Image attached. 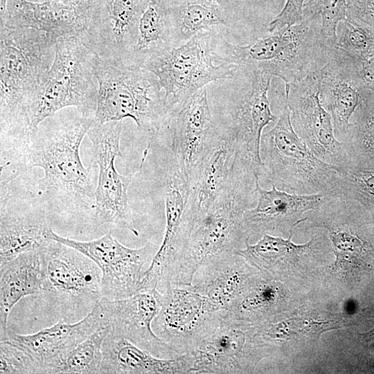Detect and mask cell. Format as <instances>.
Listing matches in <instances>:
<instances>
[{
  "label": "cell",
  "mask_w": 374,
  "mask_h": 374,
  "mask_svg": "<svg viewBox=\"0 0 374 374\" xmlns=\"http://www.w3.org/2000/svg\"><path fill=\"white\" fill-rule=\"evenodd\" d=\"M252 164L236 153L227 184L208 211L193 220L181 221L155 276L159 291L191 285L205 260L235 253L249 241L242 220L258 199L259 177Z\"/></svg>",
  "instance_id": "6da1fadb"
},
{
  "label": "cell",
  "mask_w": 374,
  "mask_h": 374,
  "mask_svg": "<svg viewBox=\"0 0 374 374\" xmlns=\"http://www.w3.org/2000/svg\"><path fill=\"white\" fill-rule=\"evenodd\" d=\"M37 133L1 171V180L11 181L25 170L39 168L44 177L38 180L37 195L44 203L53 202L80 211H91L95 204V189L91 169L84 166L80 152L84 136L94 118L78 109L69 116L49 117Z\"/></svg>",
  "instance_id": "7a4b0ae2"
},
{
  "label": "cell",
  "mask_w": 374,
  "mask_h": 374,
  "mask_svg": "<svg viewBox=\"0 0 374 374\" xmlns=\"http://www.w3.org/2000/svg\"><path fill=\"white\" fill-rule=\"evenodd\" d=\"M96 57L75 37L57 39L51 67L21 112L10 139L29 141L42 122L64 108H76L94 118L98 92Z\"/></svg>",
  "instance_id": "3957f363"
},
{
  "label": "cell",
  "mask_w": 374,
  "mask_h": 374,
  "mask_svg": "<svg viewBox=\"0 0 374 374\" xmlns=\"http://www.w3.org/2000/svg\"><path fill=\"white\" fill-rule=\"evenodd\" d=\"M335 48L323 34L320 16H303L300 22L246 45L224 42L230 62L277 76L284 81L285 87L319 73Z\"/></svg>",
  "instance_id": "277c9868"
},
{
  "label": "cell",
  "mask_w": 374,
  "mask_h": 374,
  "mask_svg": "<svg viewBox=\"0 0 374 374\" xmlns=\"http://www.w3.org/2000/svg\"><path fill=\"white\" fill-rule=\"evenodd\" d=\"M260 159L259 181L288 193L341 195L337 169L319 159L299 136L286 102L274 127L262 135Z\"/></svg>",
  "instance_id": "5b68a950"
},
{
  "label": "cell",
  "mask_w": 374,
  "mask_h": 374,
  "mask_svg": "<svg viewBox=\"0 0 374 374\" xmlns=\"http://www.w3.org/2000/svg\"><path fill=\"white\" fill-rule=\"evenodd\" d=\"M57 40L44 31L0 26L1 136L14 129L51 67Z\"/></svg>",
  "instance_id": "8992f818"
},
{
  "label": "cell",
  "mask_w": 374,
  "mask_h": 374,
  "mask_svg": "<svg viewBox=\"0 0 374 374\" xmlns=\"http://www.w3.org/2000/svg\"><path fill=\"white\" fill-rule=\"evenodd\" d=\"M218 26L165 49L141 67L154 74L163 89L167 114L199 89L218 80H231L240 65L229 62Z\"/></svg>",
  "instance_id": "52a82bcc"
},
{
  "label": "cell",
  "mask_w": 374,
  "mask_h": 374,
  "mask_svg": "<svg viewBox=\"0 0 374 374\" xmlns=\"http://www.w3.org/2000/svg\"><path fill=\"white\" fill-rule=\"evenodd\" d=\"M98 82L94 121L132 118L139 129L153 134L167 115L164 93L157 76L143 67L97 56Z\"/></svg>",
  "instance_id": "ba28073f"
},
{
  "label": "cell",
  "mask_w": 374,
  "mask_h": 374,
  "mask_svg": "<svg viewBox=\"0 0 374 374\" xmlns=\"http://www.w3.org/2000/svg\"><path fill=\"white\" fill-rule=\"evenodd\" d=\"M271 78L253 66L240 65L224 114L214 119L219 132L233 142L236 152L254 165L259 175L262 132L276 118L268 97Z\"/></svg>",
  "instance_id": "9c48e42d"
},
{
  "label": "cell",
  "mask_w": 374,
  "mask_h": 374,
  "mask_svg": "<svg viewBox=\"0 0 374 374\" xmlns=\"http://www.w3.org/2000/svg\"><path fill=\"white\" fill-rule=\"evenodd\" d=\"M244 320L226 308L214 312L195 337L186 354L191 373H238L258 358Z\"/></svg>",
  "instance_id": "30bf717a"
},
{
  "label": "cell",
  "mask_w": 374,
  "mask_h": 374,
  "mask_svg": "<svg viewBox=\"0 0 374 374\" xmlns=\"http://www.w3.org/2000/svg\"><path fill=\"white\" fill-rule=\"evenodd\" d=\"M122 130L123 121L104 123L94 121L87 132L91 143L92 159L98 168L91 220L96 226H115L130 229L137 235L127 193L134 175H121L115 167L116 158L122 157Z\"/></svg>",
  "instance_id": "8fae6325"
},
{
  "label": "cell",
  "mask_w": 374,
  "mask_h": 374,
  "mask_svg": "<svg viewBox=\"0 0 374 374\" xmlns=\"http://www.w3.org/2000/svg\"><path fill=\"white\" fill-rule=\"evenodd\" d=\"M152 135L169 148L191 186L203 158L219 136L206 87L168 112Z\"/></svg>",
  "instance_id": "7c38bea8"
},
{
  "label": "cell",
  "mask_w": 374,
  "mask_h": 374,
  "mask_svg": "<svg viewBox=\"0 0 374 374\" xmlns=\"http://www.w3.org/2000/svg\"><path fill=\"white\" fill-rule=\"evenodd\" d=\"M50 238L78 250L98 266L102 274L101 295L109 300L125 299L140 292L145 265H150L155 254L152 244L136 249L124 246L113 237L111 230L89 241L62 237L53 231Z\"/></svg>",
  "instance_id": "4fadbf2b"
},
{
  "label": "cell",
  "mask_w": 374,
  "mask_h": 374,
  "mask_svg": "<svg viewBox=\"0 0 374 374\" xmlns=\"http://www.w3.org/2000/svg\"><path fill=\"white\" fill-rule=\"evenodd\" d=\"M46 291L63 307L91 308L100 300L101 271L78 250L51 239L39 249Z\"/></svg>",
  "instance_id": "5bb4252c"
},
{
  "label": "cell",
  "mask_w": 374,
  "mask_h": 374,
  "mask_svg": "<svg viewBox=\"0 0 374 374\" xmlns=\"http://www.w3.org/2000/svg\"><path fill=\"white\" fill-rule=\"evenodd\" d=\"M318 73L285 87V100L299 136L319 159L337 168L346 160L349 150L336 138L331 115L321 103Z\"/></svg>",
  "instance_id": "9a60e30c"
},
{
  "label": "cell",
  "mask_w": 374,
  "mask_h": 374,
  "mask_svg": "<svg viewBox=\"0 0 374 374\" xmlns=\"http://www.w3.org/2000/svg\"><path fill=\"white\" fill-rule=\"evenodd\" d=\"M0 265L21 253L39 249L51 240L53 229L46 206L32 193H15L10 184L1 185Z\"/></svg>",
  "instance_id": "2e32d148"
},
{
  "label": "cell",
  "mask_w": 374,
  "mask_h": 374,
  "mask_svg": "<svg viewBox=\"0 0 374 374\" xmlns=\"http://www.w3.org/2000/svg\"><path fill=\"white\" fill-rule=\"evenodd\" d=\"M143 0H86V26L78 38L97 56L127 62Z\"/></svg>",
  "instance_id": "e0dca14e"
},
{
  "label": "cell",
  "mask_w": 374,
  "mask_h": 374,
  "mask_svg": "<svg viewBox=\"0 0 374 374\" xmlns=\"http://www.w3.org/2000/svg\"><path fill=\"white\" fill-rule=\"evenodd\" d=\"M99 303L109 332L159 357L173 358L181 355L152 330V321L161 303V293L157 288L142 290L118 300L102 297Z\"/></svg>",
  "instance_id": "ac0fdd59"
},
{
  "label": "cell",
  "mask_w": 374,
  "mask_h": 374,
  "mask_svg": "<svg viewBox=\"0 0 374 374\" xmlns=\"http://www.w3.org/2000/svg\"><path fill=\"white\" fill-rule=\"evenodd\" d=\"M160 292L161 307L152 321V330L183 355L206 320L217 310L192 284L170 286Z\"/></svg>",
  "instance_id": "d6986e66"
},
{
  "label": "cell",
  "mask_w": 374,
  "mask_h": 374,
  "mask_svg": "<svg viewBox=\"0 0 374 374\" xmlns=\"http://www.w3.org/2000/svg\"><path fill=\"white\" fill-rule=\"evenodd\" d=\"M318 77L321 103L331 115L336 138L344 142L351 125L350 120L367 89L355 61L336 46Z\"/></svg>",
  "instance_id": "ffe728a7"
},
{
  "label": "cell",
  "mask_w": 374,
  "mask_h": 374,
  "mask_svg": "<svg viewBox=\"0 0 374 374\" xmlns=\"http://www.w3.org/2000/svg\"><path fill=\"white\" fill-rule=\"evenodd\" d=\"M107 328L99 301L80 321L69 323L60 319L51 327L29 335H19L9 330L1 338L26 352L37 364L40 373L56 360L86 339L92 333Z\"/></svg>",
  "instance_id": "44dd1931"
},
{
  "label": "cell",
  "mask_w": 374,
  "mask_h": 374,
  "mask_svg": "<svg viewBox=\"0 0 374 374\" xmlns=\"http://www.w3.org/2000/svg\"><path fill=\"white\" fill-rule=\"evenodd\" d=\"M86 20V0H8L0 15V26L30 28L44 31L56 39L79 38Z\"/></svg>",
  "instance_id": "7402d4cb"
},
{
  "label": "cell",
  "mask_w": 374,
  "mask_h": 374,
  "mask_svg": "<svg viewBox=\"0 0 374 374\" xmlns=\"http://www.w3.org/2000/svg\"><path fill=\"white\" fill-rule=\"evenodd\" d=\"M258 199L254 207L247 210L242 224L250 238L254 233L264 235L285 231L305 221V215L317 209L327 196L321 193L297 194L279 190L274 186L266 190L257 181Z\"/></svg>",
  "instance_id": "603a6c76"
},
{
  "label": "cell",
  "mask_w": 374,
  "mask_h": 374,
  "mask_svg": "<svg viewBox=\"0 0 374 374\" xmlns=\"http://www.w3.org/2000/svg\"><path fill=\"white\" fill-rule=\"evenodd\" d=\"M236 148L219 132L215 144L203 158L191 184L182 221L193 220L206 213L227 184Z\"/></svg>",
  "instance_id": "cb8c5ba5"
},
{
  "label": "cell",
  "mask_w": 374,
  "mask_h": 374,
  "mask_svg": "<svg viewBox=\"0 0 374 374\" xmlns=\"http://www.w3.org/2000/svg\"><path fill=\"white\" fill-rule=\"evenodd\" d=\"M103 361L99 373H191L186 354L173 358L157 357L130 341L108 332L103 342Z\"/></svg>",
  "instance_id": "d4e9b609"
},
{
  "label": "cell",
  "mask_w": 374,
  "mask_h": 374,
  "mask_svg": "<svg viewBox=\"0 0 374 374\" xmlns=\"http://www.w3.org/2000/svg\"><path fill=\"white\" fill-rule=\"evenodd\" d=\"M249 264L236 253L211 258L197 268L192 285L216 310L226 308L249 278Z\"/></svg>",
  "instance_id": "484cf974"
},
{
  "label": "cell",
  "mask_w": 374,
  "mask_h": 374,
  "mask_svg": "<svg viewBox=\"0 0 374 374\" xmlns=\"http://www.w3.org/2000/svg\"><path fill=\"white\" fill-rule=\"evenodd\" d=\"M45 274L38 249L19 254L0 265V332L1 337L8 330L10 312L22 298L44 294Z\"/></svg>",
  "instance_id": "4316f807"
},
{
  "label": "cell",
  "mask_w": 374,
  "mask_h": 374,
  "mask_svg": "<svg viewBox=\"0 0 374 374\" xmlns=\"http://www.w3.org/2000/svg\"><path fill=\"white\" fill-rule=\"evenodd\" d=\"M175 46L168 6L163 0H143L125 64L141 66L150 57Z\"/></svg>",
  "instance_id": "83f0119b"
},
{
  "label": "cell",
  "mask_w": 374,
  "mask_h": 374,
  "mask_svg": "<svg viewBox=\"0 0 374 374\" xmlns=\"http://www.w3.org/2000/svg\"><path fill=\"white\" fill-rule=\"evenodd\" d=\"M164 206L166 229L163 241L148 269L157 270L169 252L181 223L191 186L171 152H164Z\"/></svg>",
  "instance_id": "f1b7e54d"
},
{
  "label": "cell",
  "mask_w": 374,
  "mask_h": 374,
  "mask_svg": "<svg viewBox=\"0 0 374 374\" xmlns=\"http://www.w3.org/2000/svg\"><path fill=\"white\" fill-rule=\"evenodd\" d=\"M292 234L293 230L287 239H283L265 233L254 244L247 241L245 247L235 253L259 270L274 274L285 265L295 263L319 250L323 242L321 238H312L304 244H296L291 241Z\"/></svg>",
  "instance_id": "f546056e"
},
{
  "label": "cell",
  "mask_w": 374,
  "mask_h": 374,
  "mask_svg": "<svg viewBox=\"0 0 374 374\" xmlns=\"http://www.w3.org/2000/svg\"><path fill=\"white\" fill-rule=\"evenodd\" d=\"M175 3L168 6L175 46L214 27L226 24V16L221 4L208 0H179Z\"/></svg>",
  "instance_id": "4dcf8cb0"
},
{
  "label": "cell",
  "mask_w": 374,
  "mask_h": 374,
  "mask_svg": "<svg viewBox=\"0 0 374 374\" xmlns=\"http://www.w3.org/2000/svg\"><path fill=\"white\" fill-rule=\"evenodd\" d=\"M108 332V328L96 330L64 356L49 365L44 373H99L103 361V342Z\"/></svg>",
  "instance_id": "1f68e13d"
},
{
  "label": "cell",
  "mask_w": 374,
  "mask_h": 374,
  "mask_svg": "<svg viewBox=\"0 0 374 374\" xmlns=\"http://www.w3.org/2000/svg\"><path fill=\"white\" fill-rule=\"evenodd\" d=\"M351 118L353 121L344 142L354 153L374 157L373 91L366 90Z\"/></svg>",
  "instance_id": "d6a6232c"
},
{
  "label": "cell",
  "mask_w": 374,
  "mask_h": 374,
  "mask_svg": "<svg viewBox=\"0 0 374 374\" xmlns=\"http://www.w3.org/2000/svg\"><path fill=\"white\" fill-rule=\"evenodd\" d=\"M303 16H320L326 39L336 46L337 26L346 18V1L309 0L303 6Z\"/></svg>",
  "instance_id": "836d02e7"
},
{
  "label": "cell",
  "mask_w": 374,
  "mask_h": 374,
  "mask_svg": "<svg viewBox=\"0 0 374 374\" xmlns=\"http://www.w3.org/2000/svg\"><path fill=\"white\" fill-rule=\"evenodd\" d=\"M339 24L336 47L354 60H358L373 44L374 29L359 25L347 18Z\"/></svg>",
  "instance_id": "e575fe53"
},
{
  "label": "cell",
  "mask_w": 374,
  "mask_h": 374,
  "mask_svg": "<svg viewBox=\"0 0 374 374\" xmlns=\"http://www.w3.org/2000/svg\"><path fill=\"white\" fill-rule=\"evenodd\" d=\"M0 373H40V371L26 352L8 342L1 341Z\"/></svg>",
  "instance_id": "d590c367"
},
{
  "label": "cell",
  "mask_w": 374,
  "mask_h": 374,
  "mask_svg": "<svg viewBox=\"0 0 374 374\" xmlns=\"http://www.w3.org/2000/svg\"><path fill=\"white\" fill-rule=\"evenodd\" d=\"M305 0H286L283 8L269 24L268 31L275 32L300 22Z\"/></svg>",
  "instance_id": "8d00e7d4"
},
{
  "label": "cell",
  "mask_w": 374,
  "mask_h": 374,
  "mask_svg": "<svg viewBox=\"0 0 374 374\" xmlns=\"http://www.w3.org/2000/svg\"><path fill=\"white\" fill-rule=\"evenodd\" d=\"M346 18L374 29V0H346Z\"/></svg>",
  "instance_id": "74e56055"
},
{
  "label": "cell",
  "mask_w": 374,
  "mask_h": 374,
  "mask_svg": "<svg viewBox=\"0 0 374 374\" xmlns=\"http://www.w3.org/2000/svg\"><path fill=\"white\" fill-rule=\"evenodd\" d=\"M355 61L364 87L374 92V43L363 57Z\"/></svg>",
  "instance_id": "f35d334b"
},
{
  "label": "cell",
  "mask_w": 374,
  "mask_h": 374,
  "mask_svg": "<svg viewBox=\"0 0 374 374\" xmlns=\"http://www.w3.org/2000/svg\"><path fill=\"white\" fill-rule=\"evenodd\" d=\"M8 0H0V15H3L6 7Z\"/></svg>",
  "instance_id": "ab89813d"
},
{
  "label": "cell",
  "mask_w": 374,
  "mask_h": 374,
  "mask_svg": "<svg viewBox=\"0 0 374 374\" xmlns=\"http://www.w3.org/2000/svg\"><path fill=\"white\" fill-rule=\"evenodd\" d=\"M211 2H214V3H219V4H221L222 3V0H208ZM240 1H242V0H240Z\"/></svg>",
  "instance_id": "60d3db41"
},
{
  "label": "cell",
  "mask_w": 374,
  "mask_h": 374,
  "mask_svg": "<svg viewBox=\"0 0 374 374\" xmlns=\"http://www.w3.org/2000/svg\"><path fill=\"white\" fill-rule=\"evenodd\" d=\"M29 1H46V0H29Z\"/></svg>",
  "instance_id": "b9f144b4"
},
{
  "label": "cell",
  "mask_w": 374,
  "mask_h": 374,
  "mask_svg": "<svg viewBox=\"0 0 374 374\" xmlns=\"http://www.w3.org/2000/svg\"><path fill=\"white\" fill-rule=\"evenodd\" d=\"M173 1H174L175 2H177V1H178L179 0H173Z\"/></svg>",
  "instance_id": "7bdbcfd3"
},
{
  "label": "cell",
  "mask_w": 374,
  "mask_h": 374,
  "mask_svg": "<svg viewBox=\"0 0 374 374\" xmlns=\"http://www.w3.org/2000/svg\"><path fill=\"white\" fill-rule=\"evenodd\" d=\"M62 1H71V0H62Z\"/></svg>",
  "instance_id": "ee69618b"
}]
</instances>
